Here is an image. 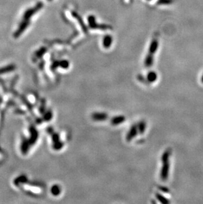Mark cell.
I'll use <instances>...</instances> for the list:
<instances>
[{"instance_id":"obj_6","label":"cell","mask_w":203,"mask_h":204,"mask_svg":"<svg viewBox=\"0 0 203 204\" xmlns=\"http://www.w3.org/2000/svg\"><path fill=\"white\" fill-rule=\"evenodd\" d=\"M15 68H16V66H15V65H14V64H10L7 66L0 68V74H4V73L12 72V71L15 69Z\"/></svg>"},{"instance_id":"obj_2","label":"cell","mask_w":203,"mask_h":204,"mask_svg":"<svg viewBox=\"0 0 203 204\" xmlns=\"http://www.w3.org/2000/svg\"><path fill=\"white\" fill-rule=\"evenodd\" d=\"M29 23H30L29 20H26V19L23 20V21L20 23V24L19 25V28L17 29V30L14 32V34H13L14 38H19L20 35H21L23 32L25 31V29L28 27L29 25Z\"/></svg>"},{"instance_id":"obj_7","label":"cell","mask_w":203,"mask_h":204,"mask_svg":"<svg viewBox=\"0 0 203 204\" xmlns=\"http://www.w3.org/2000/svg\"><path fill=\"white\" fill-rule=\"evenodd\" d=\"M125 119V118L124 116H116V117H114L113 119H111V123L113 125L116 126V125H118V124H122V122H124Z\"/></svg>"},{"instance_id":"obj_1","label":"cell","mask_w":203,"mask_h":204,"mask_svg":"<svg viewBox=\"0 0 203 204\" xmlns=\"http://www.w3.org/2000/svg\"><path fill=\"white\" fill-rule=\"evenodd\" d=\"M172 150L171 149H166L162 156V167L161 169L160 177L161 179L166 181L168 178L169 170H170V156L171 155Z\"/></svg>"},{"instance_id":"obj_8","label":"cell","mask_w":203,"mask_h":204,"mask_svg":"<svg viewBox=\"0 0 203 204\" xmlns=\"http://www.w3.org/2000/svg\"><path fill=\"white\" fill-rule=\"evenodd\" d=\"M147 79H148L149 82H151V83L154 82L157 79L156 73L154 72H150L148 74V75H147Z\"/></svg>"},{"instance_id":"obj_3","label":"cell","mask_w":203,"mask_h":204,"mask_svg":"<svg viewBox=\"0 0 203 204\" xmlns=\"http://www.w3.org/2000/svg\"><path fill=\"white\" fill-rule=\"evenodd\" d=\"M41 6H42V5H41L40 4H38L35 7L29 9V10H26L25 11V13H24V15H23V19L29 20V19L31 18L32 15H34L35 13H36V11L41 7Z\"/></svg>"},{"instance_id":"obj_9","label":"cell","mask_w":203,"mask_h":204,"mask_svg":"<svg viewBox=\"0 0 203 204\" xmlns=\"http://www.w3.org/2000/svg\"><path fill=\"white\" fill-rule=\"evenodd\" d=\"M137 129L138 132H139L140 134H143L146 129V123L145 122H139V124H138L137 126Z\"/></svg>"},{"instance_id":"obj_11","label":"cell","mask_w":203,"mask_h":204,"mask_svg":"<svg viewBox=\"0 0 203 204\" xmlns=\"http://www.w3.org/2000/svg\"><path fill=\"white\" fill-rule=\"evenodd\" d=\"M51 192L52 194L54 195V196H58L61 192V189L57 185H54L52 186V188L51 189Z\"/></svg>"},{"instance_id":"obj_12","label":"cell","mask_w":203,"mask_h":204,"mask_svg":"<svg viewBox=\"0 0 203 204\" xmlns=\"http://www.w3.org/2000/svg\"><path fill=\"white\" fill-rule=\"evenodd\" d=\"M52 117V114L51 112H48L45 116V118L47 120H50Z\"/></svg>"},{"instance_id":"obj_14","label":"cell","mask_w":203,"mask_h":204,"mask_svg":"<svg viewBox=\"0 0 203 204\" xmlns=\"http://www.w3.org/2000/svg\"><path fill=\"white\" fill-rule=\"evenodd\" d=\"M201 82L203 83V75H202V78H201Z\"/></svg>"},{"instance_id":"obj_13","label":"cell","mask_w":203,"mask_h":204,"mask_svg":"<svg viewBox=\"0 0 203 204\" xmlns=\"http://www.w3.org/2000/svg\"><path fill=\"white\" fill-rule=\"evenodd\" d=\"M160 189L162 191H163L164 192H169L168 189L166 187H160Z\"/></svg>"},{"instance_id":"obj_4","label":"cell","mask_w":203,"mask_h":204,"mask_svg":"<svg viewBox=\"0 0 203 204\" xmlns=\"http://www.w3.org/2000/svg\"><path fill=\"white\" fill-rule=\"evenodd\" d=\"M108 115L102 112H95L92 115V118L95 121H104L108 118Z\"/></svg>"},{"instance_id":"obj_5","label":"cell","mask_w":203,"mask_h":204,"mask_svg":"<svg viewBox=\"0 0 203 204\" xmlns=\"http://www.w3.org/2000/svg\"><path fill=\"white\" fill-rule=\"evenodd\" d=\"M137 132H138L137 126H132L131 129H130V131H129L127 134V140L128 141H130L132 139L134 138L135 136H136V135L137 134Z\"/></svg>"},{"instance_id":"obj_10","label":"cell","mask_w":203,"mask_h":204,"mask_svg":"<svg viewBox=\"0 0 203 204\" xmlns=\"http://www.w3.org/2000/svg\"><path fill=\"white\" fill-rule=\"evenodd\" d=\"M156 196L157 199H158L159 201H160V202L162 203L166 204V203H170V201H169V200H167L165 197H164V196H162V195H161V194H160L157 193L156 194Z\"/></svg>"}]
</instances>
